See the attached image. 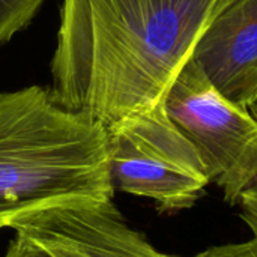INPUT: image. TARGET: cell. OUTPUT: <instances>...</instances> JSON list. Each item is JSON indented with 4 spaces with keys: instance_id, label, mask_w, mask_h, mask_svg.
<instances>
[{
    "instance_id": "3",
    "label": "cell",
    "mask_w": 257,
    "mask_h": 257,
    "mask_svg": "<svg viewBox=\"0 0 257 257\" xmlns=\"http://www.w3.org/2000/svg\"><path fill=\"white\" fill-rule=\"evenodd\" d=\"M164 107L226 202L238 205L256 194L257 117L248 107L223 95L191 57L170 84Z\"/></svg>"
},
{
    "instance_id": "11",
    "label": "cell",
    "mask_w": 257,
    "mask_h": 257,
    "mask_svg": "<svg viewBox=\"0 0 257 257\" xmlns=\"http://www.w3.org/2000/svg\"><path fill=\"white\" fill-rule=\"evenodd\" d=\"M256 102H257V96H256ZM251 105H253V104H251Z\"/></svg>"
},
{
    "instance_id": "2",
    "label": "cell",
    "mask_w": 257,
    "mask_h": 257,
    "mask_svg": "<svg viewBox=\"0 0 257 257\" xmlns=\"http://www.w3.org/2000/svg\"><path fill=\"white\" fill-rule=\"evenodd\" d=\"M113 196L102 125L39 86L0 93V217Z\"/></svg>"
},
{
    "instance_id": "1",
    "label": "cell",
    "mask_w": 257,
    "mask_h": 257,
    "mask_svg": "<svg viewBox=\"0 0 257 257\" xmlns=\"http://www.w3.org/2000/svg\"><path fill=\"white\" fill-rule=\"evenodd\" d=\"M226 0H63L48 90L108 128L149 110Z\"/></svg>"
},
{
    "instance_id": "9",
    "label": "cell",
    "mask_w": 257,
    "mask_h": 257,
    "mask_svg": "<svg viewBox=\"0 0 257 257\" xmlns=\"http://www.w3.org/2000/svg\"><path fill=\"white\" fill-rule=\"evenodd\" d=\"M248 108L251 110V113L257 117V102H254L253 105H250ZM242 205H244L245 209L248 208V211H250V218H248L250 223H251V224L257 223V193L254 196H251L247 202H244Z\"/></svg>"
},
{
    "instance_id": "8",
    "label": "cell",
    "mask_w": 257,
    "mask_h": 257,
    "mask_svg": "<svg viewBox=\"0 0 257 257\" xmlns=\"http://www.w3.org/2000/svg\"><path fill=\"white\" fill-rule=\"evenodd\" d=\"M254 236L238 244H226L206 248L194 257H257V224H253Z\"/></svg>"
},
{
    "instance_id": "6",
    "label": "cell",
    "mask_w": 257,
    "mask_h": 257,
    "mask_svg": "<svg viewBox=\"0 0 257 257\" xmlns=\"http://www.w3.org/2000/svg\"><path fill=\"white\" fill-rule=\"evenodd\" d=\"M191 59L232 101L257 96V0H226L197 41Z\"/></svg>"
},
{
    "instance_id": "4",
    "label": "cell",
    "mask_w": 257,
    "mask_h": 257,
    "mask_svg": "<svg viewBox=\"0 0 257 257\" xmlns=\"http://www.w3.org/2000/svg\"><path fill=\"white\" fill-rule=\"evenodd\" d=\"M105 130L114 190L151 199L169 212L191 208L211 184L202 158L169 117L164 101Z\"/></svg>"
},
{
    "instance_id": "5",
    "label": "cell",
    "mask_w": 257,
    "mask_h": 257,
    "mask_svg": "<svg viewBox=\"0 0 257 257\" xmlns=\"http://www.w3.org/2000/svg\"><path fill=\"white\" fill-rule=\"evenodd\" d=\"M8 227L50 257H178L131 229L113 200L54 203L11 217Z\"/></svg>"
},
{
    "instance_id": "7",
    "label": "cell",
    "mask_w": 257,
    "mask_h": 257,
    "mask_svg": "<svg viewBox=\"0 0 257 257\" xmlns=\"http://www.w3.org/2000/svg\"><path fill=\"white\" fill-rule=\"evenodd\" d=\"M45 0H0V45L27 27Z\"/></svg>"
},
{
    "instance_id": "10",
    "label": "cell",
    "mask_w": 257,
    "mask_h": 257,
    "mask_svg": "<svg viewBox=\"0 0 257 257\" xmlns=\"http://www.w3.org/2000/svg\"><path fill=\"white\" fill-rule=\"evenodd\" d=\"M9 217H0V229H3V227H8V224H9Z\"/></svg>"
}]
</instances>
